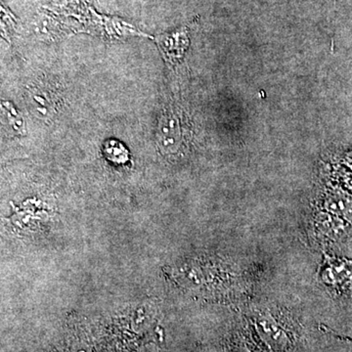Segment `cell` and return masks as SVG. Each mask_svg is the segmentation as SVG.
Here are the masks:
<instances>
[{
	"mask_svg": "<svg viewBox=\"0 0 352 352\" xmlns=\"http://www.w3.org/2000/svg\"><path fill=\"white\" fill-rule=\"evenodd\" d=\"M73 352H90L89 349H87V347L80 346H76L75 349H74Z\"/></svg>",
	"mask_w": 352,
	"mask_h": 352,
	"instance_id": "3",
	"label": "cell"
},
{
	"mask_svg": "<svg viewBox=\"0 0 352 352\" xmlns=\"http://www.w3.org/2000/svg\"><path fill=\"white\" fill-rule=\"evenodd\" d=\"M103 150L105 157L113 164H124L129 161V152L117 140H108Z\"/></svg>",
	"mask_w": 352,
	"mask_h": 352,
	"instance_id": "1",
	"label": "cell"
},
{
	"mask_svg": "<svg viewBox=\"0 0 352 352\" xmlns=\"http://www.w3.org/2000/svg\"><path fill=\"white\" fill-rule=\"evenodd\" d=\"M140 352H156V351H155V347H154V346H153V344H148V346L143 347V349H141Z\"/></svg>",
	"mask_w": 352,
	"mask_h": 352,
	"instance_id": "2",
	"label": "cell"
}]
</instances>
